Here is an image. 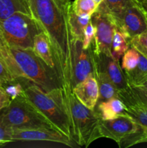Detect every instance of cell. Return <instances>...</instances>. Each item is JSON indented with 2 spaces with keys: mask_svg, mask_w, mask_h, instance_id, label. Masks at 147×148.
Masks as SVG:
<instances>
[{
  "mask_svg": "<svg viewBox=\"0 0 147 148\" xmlns=\"http://www.w3.org/2000/svg\"><path fill=\"white\" fill-rule=\"evenodd\" d=\"M4 145L3 144V143H0V147H2V146H4Z\"/></svg>",
  "mask_w": 147,
  "mask_h": 148,
  "instance_id": "d590c367",
  "label": "cell"
},
{
  "mask_svg": "<svg viewBox=\"0 0 147 148\" xmlns=\"http://www.w3.org/2000/svg\"><path fill=\"white\" fill-rule=\"evenodd\" d=\"M12 129L9 127L0 124V143L4 145L7 144L9 143H12Z\"/></svg>",
  "mask_w": 147,
  "mask_h": 148,
  "instance_id": "f546056e",
  "label": "cell"
},
{
  "mask_svg": "<svg viewBox=\"0 0 147 148\" xmlns=\"http://www.w3.org/2000/svg\"><path fill=\"white\" fill-rule=\"evenodd\" d=\"M12 140L14 141H46L60 143L73 147L74 142L68 136L50 128H14L12 129Z\"/></svg>",
  "mask_w": 147,
  "mask_h": 148,
  "instance_id": "8fae6325",
  "label": "cell"
},
{
  "mask_svg": "<svg viewBox=\"0 0 147 148\" xmlns=\"http://www.w3.org/2000/svg\"><path fill=\"white\" fill-rule=\"evenodd\" d=\"M129 44L131 47L147 58V30L131 38Z\"/></svg>",
  "mask_w": 147,
  "mask_h": 148,
  "instance_id": "484cf974",
  "label": "cell"
},
{
  "mask_svg": "<svg viewBox=\"0 0 147 148\" xmlns=\"http://www.w3.org/2000/svg\"><path fill=\"white\" fill-rule=\"evenodd\" d=\"M30 82L26 80H22V79H17V80L12 81V82H8L4 85H1L4 89L5 92L10 98V99L14 100L21 95H24V86L29 83Z\"/></svg>",
  "mask_w": 147,
  "mask_h": 148,
  "instance_id": "cb8c5ba5",
  "label": "cell"
},
{
  "mask_svg": "<svg viewBox=\"0 0 147 148\" xmlns=\"http://www.w3.org/2000/svg\"><path fill=\"white\" fill-rule=\"evenodd\" d=\"M33 17L48 38L61 87L71 83L72 38L69 28L71 0H29Z\"/></svg>",
  "mask_w": 147,
  "mask_h": 148,
  "instance_id": "6da1fadb",
  "label": "cell"
},
{
  "mask_svg": "<svg viewBox=\"0 0 147 148\" xmlns=\"http://www.w3.org/2000/svg\"><path fill=\"white\" fill-rule=\"evenodd\" d=\"M17 12L33 16L29 0H0V19L7 18Z\"/></svg>",
  "mask_w": 147,
  "mask_h": 148,
  "instance_id": "d6986e66",
  "label": "cell"
},
{
  "mask_svg": "<svg viewBox=\"0 0 147 148\" xmlns=\"http://www.w3.org/2000/svg\"><path fill=\"white\" fill-rule=\"evenodd\" d=\"M73 92L83 105L91 110H95L99 101V91L97 81L94 75H89L84 80L76 84Z\"/></svg>",
  "mask_w": 147,
  "mask_h": 148,
  "instance_id": "4fadbf2b",
  "label": "cell"
},
{
  "mask_svg": "<svg viewBox=\"0 0 147 148\" xmlns=\"http://www.w3.org/2000/svg\"><path fill=\"white\" fill-rule=\"evenodd\" d=\"M94 1H95V2H96L97 4L98 5H99V4H100L101 2H102V0H94Z\"/></svg>",
  "mask_w": 147,
  "mask_h": 148,
  "instance_id": "e575fe53",
  "label": "cell"
},
{
  "mask_svg": "<svg viewBox=\"0 0 147 148\" xmlns=\"http://www.w3.org/2000/svg\"><path fill=\"white\" fill-rule=\"evenodd\" d=\"M92 63H93V75L96 78L99 86V100L100 102L116 97L118 89L110 79L106 72L98 64L94 56L93 49H92Z\"/></svg>",
  "mask_w": 147,
  "mask_h": 148,
  "instance_id": "9a60e30c",
  "label": "cell"
},
{
  "mask_svg": "<svg viewBox=\"0 0 147 148\" xmlns=\"http://www.w3.org/2000/svg\"><path fill=\"white\" fill-rule=\"evenodd\" d=\"M133 88H139V89L142 90L143 91H144V92H147V81L146 82H144L143 85H140V86L138 87H133Z\"/></svg>",
  "mask_w": 147,
  "mask_h": 148,
  "instance_id": "836d02e7",
  "label": "cell"
},
{
  "mask_svg": "<svg viewBox=\"0 0 147 148\" xmlns=\"http://www.w3.org/2000/svg\"><path fill=\"white\" fill-rule=\"evenodd\" d=\"M14 80L17 79L14 77L10 69H9L5 61L0 55V85H4Z\"/></svg>",
  "mask_w": 147,
  "mask_h": 148,
  "instance_id": "83f0119b",
  "label": "cell"
},
{
  "mask_svg": "<svg viewBox=\"0 0 147 148\" xmlns=\"http://www.w3.org/2000/svg\"><path fill=\"white\" fill-rule=\"evenodd\" d=\"M129 40L126 36L116 29L114 33L111 46V54L112 57L115 60L120 62L122 55L129 49Z\"/></svg>",
  "mask_w": 147,
  "mask_h": 148,
  "instance_id": "44dd1931",
  "label": "cell"
},
{
  "mask_svg": "<svg viewBox=\"0 0 147 148\" xmlns=\"http://www.w3.org/2000/svg\"><path fill=\"white\" fill-rule=\"evenodd\" d=\"M144 143H147V129L141 127L138 132L133 134L128 139L124 140L120 147H129L135 145Z\"/></svg>",
  "mask_w": 147,
  "mask_h": 148,
  "instance_id": "4316f807",
  "label": "cell"
},
{
  "mask_svg": "<svg viewBox=\"0 0 147 148\" xmlns=\"http://www.w3.org/2000/svg\"><path fill=\"white\" fill-rule=\"evenodd\" d=\"M0 55L17 79L28 81L46 92L61 87L54 69L37 57L33 49L12 47L0 40Z\"/></svg>",
  "mask_w": 147,
  "mask_h": 148,
  "instance_id": "7a4b0ae2",
  "label": "cell"
},
{
  "mask_svg": "<svg viewBox=\"0 0 147 148\" xmlns=\"http://www.w3.org/2000/svg\"><path fill=\"white\" fill-rule=\"evenodd\" d=\"M140 54L134 48L130 46L122 56L121 68L124 72H128L136 67L139 62Z\"/></svg>",
  "mask_w": 147,
  "mask_h": 148,
  "instance_id": "603a6c76",
  "label": "cell"
},
{
  "mask_svg": "<svg viewBox=\"0 0 147 148\" xmlns=\"http://www.w3.org/2000/svg\"><path fill=\"white\" fill-rule=\"evenodd\" d=\"M140 54L136 67L128 72H124L130 87H138L147 81V58Z\"/></svg>",
  "mask_w": 147,
  "mask_h": 148,
  "instance_id": "ffe728a7",
  "label": "cell"
},
{
  "mask_svg": "<svg viewBox=\"0 0 147 148\" xmlns=\"http://www.w3.org/2000/svg\"><path fill=\"white\" fill-rule=\"evenodd\" d=\"M140 7L145 13H147V0H137Z\"/></svg>",
  "mask_w": 147,
  "mask_h": 148,
  "instance_id": "d6a6232c",
  "label": "cell"
},
{
  "mask_svg": "<svg viewBox=\"0 0 147 148\" xmlns=\"http://www.w3.org/2000/svg\"><path fill=\"white\" fill-rule=\"evenodd\" d=\"M11 99L5 92L4 88L0 85V111L4 109L10 104Z\"/></svg>",
  "mask_w": 147,
  "mask_h": 148,
  "instance_id": "4dcf8cb0",
  "label": "cell"
},
{
  "mask_svg": "<svg viewBox=\"0 0 147 148\" xmlns=\"http://www.w3.org/2000/svg\"><path fill=\"white\" fill-rule=\"evenodd\" d=\"M59 88L46 92L37 85L29 82L24 86V92L36 108L59 132L71 138L69 120L59 98Z\"/></svg>",
  "mask_w": 147,
  "mask_h": 148,
  "instance_id": "8992f818",
  "label": "cell"
},
{
  "mask_svg": "<svg viewBox=\"0 0 147 148\" xmlns=\"http://www.w3.org/2000/svg\"><path fill=\"white\" fill-rule=\"evenodd\" d=\"M95 27V37L92 45L95 54L112 56L111 46L114 33L117 29L112 16L107 12L96 10L91 17Z\"/></svg>",
  "mask_w": 147,
  "mask_h": 148,
  "instance_id": "52a82bcc",
  "label": "cell"
},
{
  "mask_svg": "<svg viewBox=\"0 0 147 148\" xmlns=\"http://www.w3.org/2000/svg\"><path fill=\"white\" fill-rule=\"evenodd\" d=\"M93 53L98 64L106 72L118 90L125 89L129 86L120 62L115 60L112 56H107L104 54L96 55L94 51Z\"/></svg>",
  "mask_w": 147,
  "mask_h": 148,
  "instance_id": "5bb4252c",
  "label": "cell"
},
{
  "mask_svg": "<svg viewBox=\"0 0 147 148\" xmlns=\"http://www.w3.org/2000/svg\"><path fill=\"white\" fill-rule=\"evenodd\" d=\"M33 51L46 65L55 70V63L50 42L44 32H40L35 36Z\"/></svg>",
  "mask_w": 147,
  "mask_h": 148,
  "instance_id": "2e32d148",
  "label": "cell"
},
{
  "mask_svg": "<svg viewBox=\"0 0 147 148\" xmlns=\"http://www.w3.org/2000/svg\"><path fill=\"white\" fill-rule=\"evenodd\" d=\"M145 13V12H144ZM145 14H146V20H147V13H145Z\"/></svg>",
  "mask_w": 147,
  "mask_h": 148,
  "instance_id": "8d00e7d4",
  "label": "cell"
},
{
  "mask_svg": "<svg viewBox=\"0 0 147 148\" xmlns=\"http://www.w3.org/2000/svg\"><path fill=\"white\" fill-rule=\"evenodd\" d=\"M97 112L102 120H109L125 114V105L117 97L107 101H101L97 106Z\"/></svg>",
  "mask_w": 147,
  "mask_h": 148,
  "instance_id": "e0dca14e",
  "label": "cell"
},
{
  "mask_svg": "<svg viewBox=\"0 0 147 148\" xmlns=\"http://www.w3.org/2000/svg\"><path fill=\"white\" fill-rule=\"evenodd\" d=\"M95 27L90 21L84 30L83 40H82V46L84 49H87L92 44L95 37Z\"/></svg>",
  "mask_w": 147,
  "mask_h": 148,
  "instance_id": "f1b7e54d",
  "label": "cell"
},
{
  "mask_svg": "<svg viewBox=\"0 0 147 148\" xmlns=\"http://www.w3.org/2000/svg\"><path fill=\"white\" fill-rule=\"evenodd\" d=\"M98 4L94 0H74L71 1V9L76 14H93L96 12Z\"/></svg>",
  "mask_w": 147,
  "mask_h": 148,
  "instance_id": "d4e9b609",
  "label": "cell"
},
{
  "mask_svg": "<svg viewBox=\"0 0 147 148\" xmlns=\"http://www.w3.org/2000/svg\"><path fill=\"white\" fill-rule=\"evenodd\" d=\"M0 124L11 129L43 127L59 131L25 93L10 101L0 116Z\"/></svg>",
  "mask_w": 147,
  "mask_h": 148,
  "instance_id": "277c9868",
  "label": "cell"
},
{
  "mask_svg": "<svg viewBox=\"0 0 147 148\" xmlns=\"http://www.w3.org/2000/svg\"><path fill=\"white\" fill-rule=\"evenodd\" d=\"M112 17L117 29L129 40L147 30L146 17L137 0Z\"/></svg>",
  "mask_w": 147,
  "mask_h": 148,
  "instance_id": "ba28073f",
  "label": "cell"
},
{
  "mask_svg": "<svg viewBox=\"0 0 147 148\" xmlns=\"http://www.w3.org/2000/svg\"><path fill=\"white\" fill-rule=\"evenodd\" d=\"M136 0H102L97 10L107 12L111 16L119 14L121 11Z\"/></svg>",
  "mask_w": 147,
  "mask_h": 148,
  "instance_id": "7402d4cb",
  "label": "cell"
},
{
  "mask_svg": "<svg viewBox=\"0 0 147 148\" xmlns=\"http://www.w3.org/2000/svg\"><path fill=\"white\" fill-rule=\"evenodd\" d=\"M117 98L125 105V111L141 127L147 129V104L138 97L134 90L128 86L118 90Z\"/></svg>",
  "mask_w": 147,
  "mask_h": 148,
  "instance_id": "7c38bea8",
  "label": "cell"
},
{
  "mask_svg": "<svg viewBox=\"0 0 147 148\" xmlns=\"http://www.w3.org/2000/svg\"><path fill=\"white\" fill-rule=\"evenodd\" d=\"M61 104L67 116L71 139L79 146L88 147L94 141L100 138L99 124L101 119L95 110H91L75 96L73 89L59 88Z\"/></svg>",
  "mask_w": 147,
  "mask_h": 148,
  "instance_id": "3957f363",
  "label": "cell"
},
{
  "mask_svg": "<svg viewBox=\"0 0 147 148\" xmlns=\"http://www.w3.org/2000/svg\"><path fill=\"white\" fill-rule=\"evenodd\" d=\"M91 17L92 15L89 14H76L72 10L71 5L69 13V22L72 39L82 41L84 30L91 21Z\"/></svg>",
  "mask_w": 147,
  "mask_h": 148,
  "instance_id": "ac0fdd59",
  "label": "cell"
},
{
  "mask_svg": "<svg viewBox=\"0 0 147 148\" xmlns=\"http://www.w3.org/2000/svg\"><path fill=\"white\" fill-rule=\"evenodd\" d=\"M42 32L31 14L17 12L0 19V40L12 47L33 49L34 38Z\"/></svg>",
  "mask_w": 147,
  "mask_h": 148,
  "instance_id": "5b68a950",
  "label": "cell"
},
{
  "mask_svg": "<svg viewBox=\"0 0 147 148\" xmlns=\"http://www.w3.org/2000/svg\"><path fill=\"white\" fill-rule=\"evenodd\" d=\"M71 49V83L74 88L89 75H93V63L92 44L87 49H84L82 40L72 39Z\"/></svg>",
  "mask_w": 147,
  "mask_h": 148,
  "instance_id": "30bf717a",
  "label": "cell"
},
{
  "mask_svg": "<svg viewBox=\"0 0 147 148\" xmlns=\"http://www.w3.org/2000/svg\"><path fill=\"white\" fill-rule=\"evenodd\" d=\"M131 88L134 90V91H135V92L136 93V95H138V98H139L143 102H144L146 104H147V92H144V91L139 89V88H133V87H131Z\"/></svg>",
  "mask_w": 147,
  "mask_h": 148,
  "instance_id": "1f68e13d",
  "label": "cell"
},
{
  "mask_svg": "<svg viewBox=\"0 0 147 148\" xmlns=\"http://www.w3.org/2000/svg\"><path fill=\"white\" fill-rule=\"evenodd\" d=\"M140 126L125 113L109 120H100L99 132L101 137L114 140L119 147L124 140L138 132Z\"/></svg>",
  "mask_w": 147,
  "mask_h": 148,
  "instance_id": "9c48e42d",
  "label": "cell"
}]
</instances>
